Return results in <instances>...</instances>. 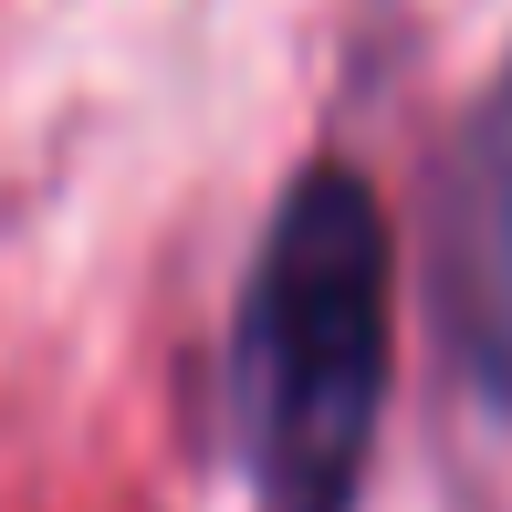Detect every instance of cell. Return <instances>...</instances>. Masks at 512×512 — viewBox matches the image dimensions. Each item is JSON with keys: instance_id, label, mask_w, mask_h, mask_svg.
Returning a JSON list of instances; mask_svg holds the SVG:
<instances>
[{"instance_id": "obj_1", "label": "cell", "mask_w": 512, "mask_h": 512, "mask_svg": "<svg viewBox=\"0 0 512 512\" xmlns=\"http://www.w3.org/2000/svg\"><path fill=\"white\" fill-rule=\"evenodd\" d=\"M398 387V230L356 157H304L230 304V471L251 512H356Z\"/></svg>"}, {"instance_id": "obj_2", "label": "cell", "mask_w": 512, "mask_h": 512, "mask_svg": "<svg viewBox=\"0 0 512 512\" xmlns=\"http://www.w3.org/2000/svg\"><path fill=\"white\" fill-rule=\"evenodd\" d=\"M418 304L460 398L512 429V84L439 136L418 199Z\"/></svg>"}]
</instances>
